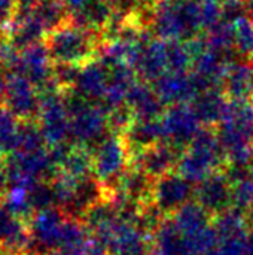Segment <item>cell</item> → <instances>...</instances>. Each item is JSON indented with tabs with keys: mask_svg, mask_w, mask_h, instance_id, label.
Here are the masks:
<instances>
[{
	"mask_svg": "<svg viewBox=\"0 0 253 255\" xmlns=\"http://www.w3.org/2000/svg\"><path fill=\"white\" fill-rule=\"evenodd\" d=\"M7 190H9V175L6 170V164H0V205L4 202Z\"/></svg>",
	"mask_w": 253,
	"mask_h": 255,
	"instance_id": "28",
	"label": "cell"
},
{
	"mask_svg": "<svg viewBox=\"0 0 253 255\" xmlns=\"http://www.w3.org/2000/svg\"><path fill=\"white\" fill-rule=\"evenodd\" d=\"M194 200L212 215L233 206V182L225 170H218L195 185Z\"/></svg>",
	"mask_w": 253,
	"mask_h": 255,
	"instance_id": "9",
	"label": "cell"
},
{
	"mask_svg": "<svg viewBox=\"0 0 253 255\" xmlns=\"http://www.w3.org/2000/svg\"><path fill=\"white\" fill-rule=\"evenodd\" d=\"M109 85V70L97 58L79 69L76 82L70 91L84 97L85 100L101 103Z\"/></svg>",
	"mask_w": 253,
	"mask_h": 255,
	"instance_id": "12",
	"label": "cell"
},
{
	"mask_svg": "<svg viewBox=\"0 0 253 255\" xmlns=\"http://www.w3.org/2000/svg\"><path fill=\"white\" fill-rule=\"evenodd\" d=\"M233 206L248 212L253 208V178L248 176L233 184Z\"/></svg>",
	"mask_w": 253,
	"mask_h": 255,
	"instance_id": "25",
	"label": "cell"
},
{
	"mask_svg": "<svg viewBox=\"0 0 253 255\" xmlns=\"http://www.w3.org/2000/svg\"><path fill=\"white\" fill-rule=\"evenodd\" d=\"M249 169H251V176L253 178V160H252V163H251V166H249Z\"/></svg>",
	"mask_w": 253,
	"mask_h": 255,
	"instance_id": "33",
	"label": "cell"
},
{
	"mask_svg": "<svg viewBox=\"0 0 253 255\" xmlns=\"http://www.w3.org/2000/svg\"><path fill=\"white\" fill-rule=\"evenodd\" d=\"M227 103L228 97L221 88H209L198 93L191 102V106L203 126L216 127L224 117Z\"/></svg>",
	"mask_w": 253,
	"mask_h": 255,
	"instance_id": "19",
	"label": "cell"
},
{
	"mask_svg": "<svg viewBox=\"0 0 253 255\" xmlns=\"http://www.w3.org/2000/svg\"><path fill=\"white\" fill-rule=\"evenodd\" d=\"M30 241L28 221L19 218L0 205V250L25 254L30 247Z\"/></svg>",
	"mask_w": 253,
	"mask_h": 255,
	"instance_id": "13",
	"label": "cell"
},
{
	"mask_svg": "<svg viewBox=\"0 0 253 255\" xmlns=\"http://www.w3.org/2000/svg\"><path fill=\"white\" fill-rule=\"evenodd\" d=\"M167 66L169 72H189L192 66V55L188 43L183 40L167 42Z\"/></svg>",
	"mask_w": 253,
	"mask_h": 255,
	"instance_id": "24",
	"label": "cell"
},
{
	"mask_svg": "<svg viewBox=\"0 0 253 255\" xmlns=\"http://www.w3.org/2000/svg\"><path fill=\"white\" fill-rule=\"evenodd\" d=\"M222 91L228 99H252L253 97V61L236 58L228 63Z\"/></svg>",
	"mask_w": 253,
	"mask_h": 255,
	"instance_id": "17",
	"label": "cell"
},
{
	"mask_svg": "<svg viewBox=\"0 0 253 255\" xmlns=\"http://www.w3.org/2000/svg\"><path fill=\"white\" fill-rule=\"evenodd\" d=\"M125 103L134 114L136 120H158L164 115L167 108L155 93L154 87L142 79L131 87Z\"/></svg>",
	"mask_w": 253,
	"mask_h": 255,
	"instance_id": "16",
	"label": "cell"
},
{
	"mask_svg": "<svg viewBox=\"0 0 253 255\" xmlns=\"http://www.w3.org/2000/svg\"><path fill=\"white\" fill-rule=\"evenodd\" d=\"M194 194L195 184L174 170L155 179L149 203L160 209L166 217H171L179 208L194 200Z\"/></svg>",
	"mask_w": 253,
	"mask_h": 255,
	"instance_id": "6",
	"label": "cell"
},
{
	"mask_svg": "<svg viewBox=\"0 0 253 255\" xmlns=\"http://www.w3.org/2000/svg\"><path fill=\"white\" fill-rule=\"evenodd\" d=\"M225 166L227 157L219 143L216 128L203 126L192 142L180 152L176 172L197 185L212 173L225 169Z\"/></svg>",
	"mask_w": 253,
	"mask_h": 255,
	"instance_id": "2",
	"label": "cell"
},
{
	"mask_svg": "<svg viewBox=\"0 0 253 255\" xmlns=\"http://www.w3.org/2000/svg\"><path fill=\"white\" fill-rule=\"evenodd\" d=\"M183 149H179L177 146L171 145L167 140H163L136 157L131 158V166L140 167L145 170L152 179H158L167 173H171L176 170L180 152Z\"/></svg>",
	"mask_w": 253,
	"mask_h": 255,
	"instance_id": "10",
	"label": "cell"
},
{
	"mask_svg": "<svg viewBox=\"0 0 253 255\" xmlns=\"http://www.w3.org/2000/svg\"><path fill=\"white\" fill-rule=\"evenodd\" d=\"M113 12L115 9L107 0H86L76 12L70 15V21L103 34Z\"/></svg>",
	"mask_w": 253,
	"mask_h": 255,
	"instance_id": "20",
	"label": "cell"
},
{
	"mask_svg": "<svg viewBox=\"0 0 253 255\" xmlns=\"http://www.w3.org/2000/svg\"><path fill=\"white\" fill-rule=\"evenodd\" d=\"M43 42L55 66L82 67L100 57L104 37L100 31L67 21L48 33Z\"/></svg>",
	"mask_w": 253,
	"mask_h": 255,
	"instance_id": "1",
	"label": "cell"
},
{
	"mask_svg": "<svg viewBox=\"0 0 253 255\" xmlns=\"http://www.w3.org/2000/svg\"><path fill=\"white\" fill-rule=\"evenodd\" d=\"M139 79L145 82H155L161 75L169 72L167 66V42L152 36L143 45L139 60L134 66Z\"/></svg>",
	"mask_w": 253,
	"mask_h": 255,
	"instance_id": "14",
	"label": "cell"
},
{
	"mask_svg": "<svg viewBox=\"0 0 253 255\" xmlns=\"http://www.w3.org/2000/svg\"><path fill=\"white\" fill-rule=\"evenodd\" d=\"M0 255H24V254H15V253H9V251H0Z\"/></svg>",
	"mask_w": 253,
	"mask_h": 255,
	"instance_id": "32",
	"label": "cell"
},
{
	"mask_svg": "<svg viewBox=\"0 0 253 255\" xmlns=\"http://www.w3.org/2000/svg\"><path fill=\"white\" fill-rule=\"evenodd\" d=\"M130 157H136L142 151L166 140L164 126L161 118L158 120H134L133 124L122 134Z\"/></svg>",
	"mask_w": 253,
	"mask_h": 255,
	"instance_id": "15",
	"label": "cell"
},
{
	"mask_svg": "<svg viewBox=\"0 0 253 255\" xmlns=\"http://www.w3.org/2000/svg\"><path fill=\"white\" fill-rule=\"evenodd\" d=\"M86 0H64V4L69 10V15H72L73 12H76Z\"/></svg>",
	"mask_w": 253,
	"mask_h": 255,
	"instance_id": "29",
	"label": "cell"
},
{
	"mask_svg": "<svg viewBox=\"0 0 253 255\" xmlns=\"http://www.w3.org/2000/svg\"><path fill=\"white\" fill-rule=\"evenodd\" d=\"M18 7L19 0H0V33H7Z\"/></svg>",
	"mask_w": 253,
	"mask_h": 255,
	"instance_id": "27",
	"label": "cell"
},
{
	"mask_svg": "<svg viewBox=\"0 0 253 255\" xmlns=\"http://www.w3.org/2000/svg\"><path fill=\"white\" fill-rule=\"evenodd\" d=\"M64 96L70 115V142L92 151L110 133L107 111L70 90Z\"/></svg>",
	"mask_w": 253,
	"mask_h": 255,
	"instance_id": "3",
	"label": "cell"
},
{
	"mask_svg": "<svg viewBox=\"0 0 253 255\" xmlns=\"http://www.w3.org/2000/svg\"><path fill=\"white\" fill-rule=\"evenodd\" d=\"M151 85L166 106L191 103L198 94L191 72H166Z\"/></svg>",
	"mask_w": 253,
	"mask_h": 255,
	"instance_id": "11",
	"label": "cell"
},
{
	"mask_svg": "<svg viewBox=\"0 0 253 255\" xmlns=\"http://www.w3.org/2000/svg\"><path fill=\"white\" fill-rule=\"evenodd\" d=\"M212 226L218 236V244L221 241L248 236L251 233V226L246 217V212L231 206L216 215H213Z\"/></svg>",
	"mask_w": 253,
	"mask_h": 255,
	"instance_id": "21",
	"label": "cell"
},
{
	"mask_svg": "<svg viewBox=\"0 0 253 255\" xmlns=\"http://www.w3.org/2000/svg\"><path fill=\"white\" fill-rule=\"evenodd\" d=\"M13 72L24 75L39 91L55 82V64L52 63L45 42L33 43L19 54V63Z\"/></svg>",
	"mask_w": 253,
	"mask_h": 255,
	"instance_id": "8",
	"label": "cell"
},
{
	"mask_svg": "<svg viewBox=\"0 0 253 255\" xmlns=\"http://www.w3.org/2000/svg\"><path fill=\"white\" fill-rule=\"evenodd\" d=\"M22 121L18 120L4 105L0 106V151L7 158L18 149Z\"/></svg>",
	"mask_w": 253,
	"mask_h": 255,
	"instance_id": "23",
	"label": "cell"
},
{
	"mask_svg": "<svg viewBox=\"0 0 253 255\" xmlns=\"http://www.w3.org/2000/svg\"><path fill=\"white\" fill-rule=\"evenodd\" d=\"M30 10L45 28L46 34L70 21V15L64 4V0H37L30 7Z\"/></svg>",
	"mask_w": 253,
	"mask_h": 255,
	"instance_id": "22",
	"label": "cell"
},
{
	"mask_svg": "<svg viewBox=\"0 0 253 255\" xmlns=\"http://www.w3.org/2000/svg\"><path fill=\"white\" fill-rule=\"evenodd\" d=\"M94 176L106 188L109 197L116 191L121 179L131 166L130 151L119 133H109L92 151Z\"/></svg>",
	"mask_w": 253,
	"mask_h": 255,
	"instance_id": "4",
	"label": "cell"
},
{
	"mask_svg": "<svg viewBox=\"0 0 253 255\" xmlns=\"http://www.w3.org/2000/svg\"><path fill=\"white\" fill-rule=\"evenodd\" d=\"M161 121L164 126L166 140L179 149H185L203 127L191 103L167 106Z\"/></svg>",
	"mask_w": 253,
	"mask_h": 255,
	"instance_id": "7",
	"label": "cell"
},
{
	"mask_svg": "<svg viewBox=\"0 0 253 255\" xmlns=\"http://www.w3.org/2000/svg\"><path fill=\"white\" fill-rule=\"evenodd\" d=\"M246 16V0H222V21L236 22Z\"/></svg>",
	"mask_w": 253,
	"mask_h": 255,
	"instance_id": "26",
	"label": "cell"
},
{
	"mask_svg": "<svg viewBox=\"0 0 253 255\" xmlns=\"http://www.w3.org/2000/svg\"><path fill=\"white\" fill-rule=\"evenodd\" d=\"M204 255H224V254H222V253H221V250H219V248L216 247V248L210 250V251H209L207 254H204Z\"/></svg>",
	"mask_w": 253,
	"mask_h": 255,
	"instance_id": "31",
	"label": "cell"
},
{
	"mask_svg": "<svg viewBox=\"0 0 253 255\" xmlns=\"http://www.w3.org/2000/svg\"><path fill=\"white\" fill-rule=\"evenodd\" d=\"M185 239H194L212 227L213 215L195 200L188 202L171 215Z\"/></svg>",
	"mask_w": 253,
	"mask_h": 255,
	"instance_id": "18",
	"label": "cell"
},
{
	"mask_svg": "<svg viewBox=\"0 0 253 255\" xmlns=\"http://www.w3.org/2000/svg\"><path fill=\"white\" fill-rule=\"evenodd\" d=\"M3 105L22 123L36 121L42 108L39 90L21 73L6 72Z\"/></svg>",
	"mask_w": 253,
	"mask_h": 255,
	"instance_id": "5",
	"label": "cell"
},
{
	"mask_svg": "<svg viewBox=\"0 0 253 255\" xmlns=\"http://www.w3.org/2000/svg\"><path fill=\"white\" fill-rule=\"evenodd\" d=\"M245 255H253V229L248 236V247H246V254Z\"/></svg>",
	"mask_w": 253,
	"mask_h": 255,
	"instance_id": "30",
	"label": "cell"
}]
</instances>
